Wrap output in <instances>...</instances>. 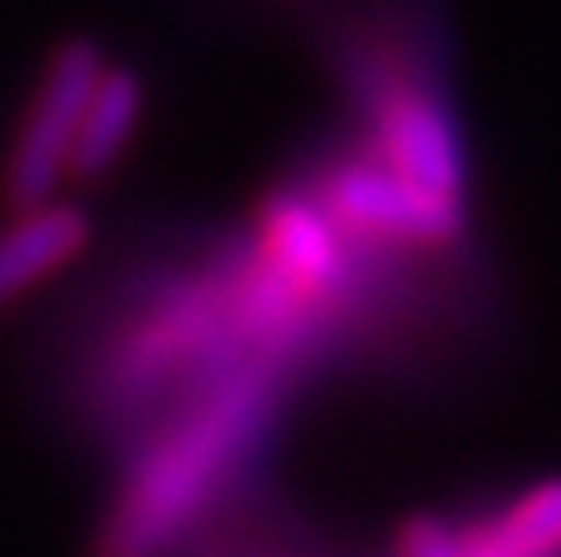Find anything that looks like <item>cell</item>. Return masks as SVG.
I'll return each instance as SVG.
<instances>
[{
  "instance_id": "obj_4",
  "label": "cell",
  "mask_w": 561,
  "mask_h": 557,
  "mask_svg": "<svg viewBox=\"0 0 561 557\" xmlns=\"http://www.w3.org/2000/svg\"><path fill=\"white\" fill-rule=\"evenodd\" d=\"M375 134H379V158H385L389 173L414 183L419 193L458 203V193H463V148H458L454 118L434 99L414 94V89L379 99Z\"/></svg>"
},
{
  "instance_id": "obj_5",
  "label": "cell",
  "mask_w": 561,
  "mask_h": 557,
  "mask_svg": "<svg viewBox=\"0 0 561 557\" xmlns=\"http://www.w3.org/2000/svg\"><path fill=\"white\" fill-rule=\"evenodd\" d=\"M266 262L300 296H325L345 286V252L330 217L306 197H276L266 207Z\"/></svg>"
},
{
  "instance_id": "obj_7",
  "label": "cell",
  "mask_w": 561,
  "mask_h": 557,
  "mask_svg": "<svg viewBox=\"0 0 561 557\" xmlns=\"http://www.w3.org/2000/svg\"><path fill=\"white\" fill-rule=\"evenodd\" d=\"M138 79L128 69H104L99 79L94 99H89V114H84V128H79V144H75V173H104L118 154H124V138L134 134L138 124Z\"/></svg>"
},
{
  "instance_id": "obj_8",
  "label": "cell",
  "mask_w": 561,
  "mask_h": 557,
  "mask_svg": "<svg viewBox=\"0 0 561 557\" xmlns=\"http://www.w3.org/2000/svg\"><path fill=\"white\" fill-rule=\"evenodd\" d=\"M483 533L503 557H561V479L527 489Z\"/></svg>"
},
{
  "instance_id": "obj_3",
  "label": "cell",
  "mask_w": 561,
  "mask_h": 557,
  "mask_svg": "<svg viewBox=\"0 0 561 557\" xmlns=\"http://www.w3.org/2000/svg\"><path fill=\"white\" fill-rule=\"evenodd\" d=\"M325 207L345 227L379 237H404L419 247H448L463 232V203L419 193L414 183H404L399 173H389L385 163H355L345 173L330 178Z\"/></svg>"
},
{
  "instance_id": "obj_1",
  "label": "cell",
  "mask_w": 561,
  "mask_h": 557,
  "mask_svg": "<svg viewBox=\"0 0 561 557\" xmlns=\"http://www.w3.org/2000/svg\"><path fill=\"white\" fill-rule=\"evenodd\" d=\"M266 420H272V380L266 375H237L217 395H207L138 464L128 493L118 499L104 528L99 557H163L168 543L207 509V499L252 454Z\"/></svg>"
},
{
  "instance_id": "obj_2",
  "label": "cell",
  "mask_w": 561,
  "mask_h": 557,
  "mask_svg": "<svg viewBox=\"0 0 561 557\" xmlns=\"http://www.w3.org/2000/svg\"><path fill=\"white\" fill-rule=\"evenodd\" d=\"M99 79H104V59L84 39H75V45H65L55 55L45 84H39L35 109H30L25 128H20L15 158H10V173H5L10 207L35 213L55 193L59 173L75 163V144H79V128H84L89 99H94Z\"/></svg>"
},
{
  "instance_id": "obj_6",
  "label": "cell",
  "mask_w": 561,
  "mask_h": 557,
  "mask_svg": "<svg viewBox=\"0 0 561 557\" xmlns=\"http://www.w3.org/2000/svg\"><path fill=\"white\" fill-rule=\"evenodd\" d=\"M89 242V217L79 207H35L0 232V306L15 302L49 272L75 262Z\"/></svg>"
}]
</instances>
